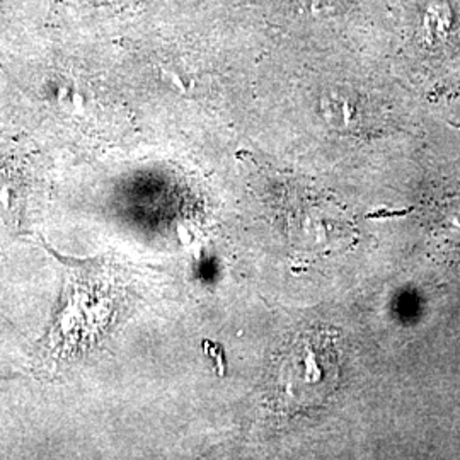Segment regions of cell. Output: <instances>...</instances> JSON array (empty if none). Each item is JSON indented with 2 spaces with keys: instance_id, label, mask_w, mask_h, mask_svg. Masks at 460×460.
Returning a JSON list of instances; mask_svg holds the SVG:
<instances>
[{
  "instance_id": "obj_2",
  "label": "cell",
  "mask_w": 460,
  "mask_h": 460,
  "mask_svg": "<svg viewBox=\"0 0 460 460\" xmlns=\"http://www.w3.org/2000/svg\"><path fill=\"white\" fill-rule=\"evenodd\" d=\"M338 382L340 360L331 332L311 329L292 338L275 374L279 404L292 411L317 408Z\"/></svg>"
},
{
  "instance_id": "obj_1",
  "label": "cell",
  "mask_w": 460,
  "mask_h": 460,
  "mask_svg": "<svg viewBox=\"0 0 460 460\" xmlns=\"http://www.w3.org/2000/svg\"><path fill=\"white\" fill-rule=\"evenodd\" d=\"M64 290L40 353L49 362H77L110 336L123 296L108 266L66 261Z\"/></svg>"
}]
</instances>
